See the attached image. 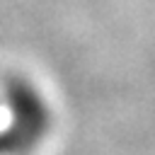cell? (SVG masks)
Here are the masks:
<instances>
[{
	"label": "cell",
	"mask_w": 155,
	"mask_h": 155,
	"mask_svg": "<svg viewBox=\"0 0 155 155\" xmlns=\"http://www.w3.org/2000/svg\"><path fill=\"white\" fill-rule=\"evenodd\" d=\"M10 107H12V121L7 128L0 131V153L2 155H17L27 153L44 138L48 128V111L44 99L22 80L10 82Z\"/></svg>",
	"instance_id": "obj_1"
}]
</instances>
